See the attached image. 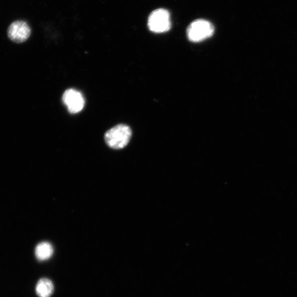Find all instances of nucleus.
<instances>
[{"label":"nucleus","mask_w":297,"mask_h":297,"mask_svg":"<svg viewBox=\"0 0 297 297\" xmlns=\"http://www.w3.org/2000/svg\"><path fill=\"white\" fill-rule=\"evenodd\" d=\"M31 35V27L24 21H14L8 28V37L15 43L20 44L26 42Z\"/></svg>","instance_id":"obj_4"},{"label":"nucleus","mask_w":297,"mask_h":297,"mask_svg":"<svg viewBox=\"0 0 297 297\" xmlns=\"http://www.w3.org/2000/svg\"><path fill=\"white\" fill-rule=\"evenodd\" d=\"M148 25L149 29L156 33L169 31L171 26L169 11L164 9L154 11L149 17Z\"/></svg>","instance_id":"obj_3"},{"label":"nucleus","mask_w":297,"mask_h":297,"mask_svg":"<svg viewBox=\"0 0 297 297\" xmlns=\"http://www.w3.org/2000/svg\"><path fill=\"white\" fill-rule=\"evenodd\" d=\"M214 33V27L210 22L204 20L193 21L188 27L187 36L192 42H202L212 36Z\"/></svg>","instance_id":"obj_2"},{"label":"nucleus","mask_w":297,"mask_h":297,"mask_svg":"<svg viewBox=\"0 0 297 297\" xmlns=\"http://www.w3.org/2000/svg\"><path fill=\"white\" fill-rule=\"evenodd\" d=\"M54 292V285L52 280L43 278L39 280L36 287V292L39 297H50Z\"/></svg>","instance_id":"obj_6"},{"label":"nucleus","mask_w":297,"mask_h":297,"mask_svg":"<svg viewBox=\"0 0 297 297\" xmlns=\"http://www.w3.org/2000/svg\"><path fill=\"white\" fill-rule=\"evenodd\" d=\"M63 102L71 114L80 113L85 107V99L82 94L74 89H69L65 92Z\"/></svg>","instance_id":"obj_5"},{"label":"nucleus","mask_w":297,"mask_h":297,"mask_svg":"<svg viewBox=\"0 0 297 297\" xmlns=\"http://www.w3.org/2000/svg\"><path fill=\"white\" fill-rule=\"evenodd\" d=\"M54 254L53 245L49 242H43L38 244L35 249V255L38 260L46 261Z\"/></svg>","instance_id":"obj_7"},{"label":"nucleus","mask_w":297,"mask_h":297,"mask_svg":"<svg viewBox=\"0 0 297 297\" xmlns=\"http://www.w3.org/2000/svg\"><path fill=\"white\" fill-rule=\"evenodd\" d=\"M130 127L120 124L112 128L105 134V141L108 146L115 149L125 148L130 142L132 137Z\"/></svg>","instance_id":"obj_1"}]
</instances>
